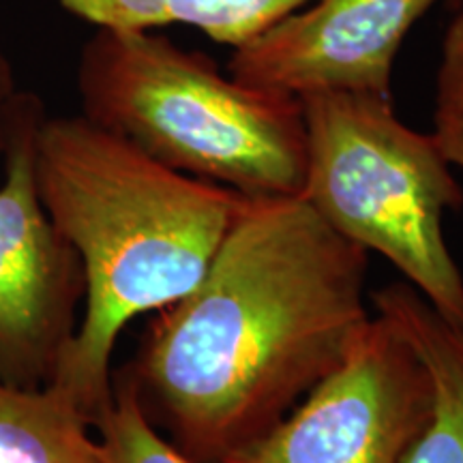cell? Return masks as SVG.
Returning a JSON list of instances; mask_svg holds the SVG:
<instances>
[{
	"label": "cell",
	"mask_w": 463,
	"mask_h": 463,
	"mask_svg": "<svg viewBox=\"0 0 463 463\" xmlns=\"http://www.w3.org/2000/svg\"><path fill=\"white\" fill-rule=\"evenodd\" d=\"M436 131L463 129V9L450 22L436 80Z\"/></svg>",
	"instance_id": "obj_12"
},
{
	"label": "cell",
	"mask_w": 463,
	"mask_h": 463,
	"mask_svg": "<svg viewBox=\"0 0 463 463\" xmlns=\"http://www.w3.org/2000/svg\"><path fill=\"white\" fill-rule=\"evenodd\" d=\"M26 90L17 89L14 65L0 52V159L7 153L11 133H14L17 114L24 103Z\"/></svg>",
	"instance_id": "obj_13"
},
{
	"label": "cell",
	"mask_w": 463,
	"mask_h": 463,
	"mask_svg": "<svg viewBox=\"0 0 463 463\" xmlns=\"http://www.w3.org/2000/svg\"><path fill=\"white\" fill-rule=\"evenodd\" d=\"M431 410V380L384 316L262 436L219 463H399Z\"/></svg>",
	"instance_id": "obj_5"
},
{
	"label": "cell",
	"mask_w": 463,
	"mask_h": 463,
	"mask_svg": "<svg viewBox=\"0 0 463 463\" xmlns=\"http://www.w3.org/2000/svg\"><path fill=\"white\" fill-rule=\"evenodd\" d=\"M82 410L52 386L0 380V463H103Z\"/></svg>",
	"instance_id": "obj_10"
},
{
	"label": "cell",
	"mask_w": 463,
	"mask_h": 463,
	"mask_svg": "<svg viewBox=\"0 0 463 463\" xmlns=\"http://www.w3.org/2000/svg\"><path fill=\"white\" fill-rule=\"evenodd\" d=\"M112 402L92 422L103 463H191L150 425L131 386L112 373Z\"/></svg>",
	"instance_id": "obj_11"
},
{
	"label": "cell",
	"mask_w": 463,
	"mask_h": 463,
	"mask_svg": "<svg viewBox=\"0 0 463 463\" xmlns=\"http://www.w3.org/2000/svg\"><path fill=\"white\" fill-rule=\"evenodd\" d=\"M298 99L307 131L300 195L463 331V277L442 234L444 211L461 208L463 187L438 137L403 125L382 92L314 90Z\"/></svg>",
	"instance_id": "obj_4"
},
{
	"label": "cell",
	"mask_w": 463,
	"mask_h": 463,
	"mask_svg": "<svg viewBox=\"0 0 463 463\" xmlns=\"http://www.w3.org/2000/svg\"><path fill=\"white\" fill-rule=\"evenodd\" d=\"M39 198L82 260L84 314L50 384L89 416L112 402L116 339L206 275L249 195L172 170L86 116H45Z\"/></svg>",
	"instance_id": "obj_2"
},
{
	"label": "cell",
	"mask_w": 463,
	"mask_h": 463,
	"mask_svg": "<svg viewBox=\"0 0 463 463\" xmlns=\"http://www.w3.org/2000/svg\"><path fill=\"white\" fill-rule=\"evenodd\" d=\"M369 251L303 195L249 198L206 275L155 311L114 375L191 463H219L344 361L363 326Z\"/></svg>",
	"instance_id": "obj_1"
},
{
	"label": "cell",
	"mask_w": 463,
	"mask_h": 463,
	"mask_svg": "<svg viewBox=\"0 0 463 463\" xmlns=\"http://www.w3.org/2000/svg\"><path fill=\"white\" fill-rule=\"evenodd\" d=\"M82 116L172 170L249 198L300 195L297 95L223 78L215 61L150 31L97 28L78 62Z\"/></svg>",
	"instance_id": "obj_3"
},
{
	"label": "cell",
	"mask_w": 463,
	"mask_h": 463,
	"mask_svg": "<svg viewBox=\"0 0 463 463\" xmlns=\"http://www.w3.org/2000/svg\"><path fill=\"white\" fill-rule=\"evenodd\" d=\"M433 136L438 137L439 146L453 165L463 167V129L455 131H436Z\"/></svg>",
	"instance_id": "obj_14"
},
{
	"label": "cell",
	"mask_w": 463,
	"mask_h": 463,
	"mask_svg": "<svg viewBox=\"0 0 463 463\" xmlns=\"http://www.w3.org/2000/svg\"><path fill=\"white\" fill-rule=\"evenodd\" d=\"M311 0H58L67 14L108 31L184 24L241 48Z\"/></svg>",
	"instance_id": "obj_9"
},
{
	"label": "cell",
	"mask_w": 463,
	"mask_h": 463,
	"mask_svg": "<svg viewBox=\"0 0 463 463\" xmlns=\"http://www.w3.org/2000/svg\"><path fill=\"white\" fill-rule=\"evenodd\" d=\"M438 3L463 0H314L234 48L230 78L256 89L305 95L369 90L391 95L392 62L405 34Z\"/></svg>",
	"instance_id": "obj_7"
},
{
	"label": "cell",
	"mask_w": 463,
	"mask_h": 463,
	"mask_svg": "<svg viewBox=\"0 0 463 463\" xmlns=\"http://www.w3.org/2000/svg\"><path fill=\"white\" fill-rule=\"evenodd\" d=\"M384 316L414 347L431 380V410L399 463H463V331L405 281L375 289Z\"/></svg>",
	"instance_id": "obj_8"
},
{
	"label": "cell",
	"mask_w": 463,
	"mask_h": 463,
	"mask_svg": "<svg viewBox=\"0 0 463 463\" xmlns=\"http://www.w3.org/2000/svg\"><path fill=\"white\" fill-rule=\"evenodd\" d=\"M45 116L26 90L0 184V380L20 389L50 384L86 294L82 260L39 198L34 142Z\"/></svg>",
	"instance_id": "obj_6"
}]
</instances>
